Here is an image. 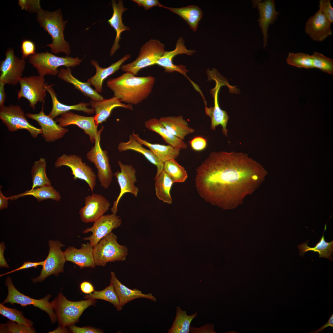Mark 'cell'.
Returning a JSON list of instances; mask_svg holds the SVG:
<instances>
[{
  "instance_id": "6da1fadb",
  "label": "cell",
  "mask_w": 333,
  "mask_h": 333,
  "mask_svg": "<svg viewBox=\"0 0 333 333\" xmlns=\"http://www.w3.org/2000/svg\"><path fill=\"white\" fill-rule=\"evenodd\" d=\"M197 191L206 201L224 209L235 208L257 190L267 172L247 154L214 152L196 169Z\"/></svg>"
},
{
  "instance_id": "7a4b0ae2",
  "label": "cell",
  "mask_w": 333,
  "mask_h": 333,
  "mask_svg": "<svg viewBox=\"0 0 333 333\" xmlns=\"http://www.w3.org/2000/svg\"><path fill=\"white\" fill-rule=\"evenodd\" d=\"M155 81V78L151 76L138 77L125 72L117 77L109 79L107 85L113 92L114 96L121 102L137 105L148 97Z\"/></svg>"
},
{
  "instance_id": "3957f363",
  "label": "cell",
  "mask_w": 333,
  "mask_h": 333,
  "mask_svg": "<svg viewBox=\"0 0 333 333\" xmlns=\"http://www.w3.org/2000/svg\"><path fill=\"white\" fill-rule=\"evenodd\" d=\"M36 14V19L40 26L51 36L52 42L48 47L54 54L64 53L68 56L71 53V46L64 38V31L68 20H64L61 9L50 11L42 9Z\"/></svg>"
},
{
  "instance_id": "277c9868",
  "label": "cell",
  "mask_w": 333,
  "mask_h": 333,
  "mask_svg": "<svg viewBox=\"0 0 333 333\" xmlns=\"http://www.w3.org/2000/svg\"><path fill=\"white\" fill-rule=\"evenodd\" d=\"M52 301L58 323L63 327H68L78 322L84 311L90 306H95L96 302V300L92 299L70 301L61 292Z\"/></svg>"
},
{
  "instance_id": "5b68a950",
  "label": "cell",
  "mask_w": 333,
  "mask_h": 333,
  "mask_svg": "<svg viewBox=\"0 0 333 333\" xmlns=\"http://www.w3.org/2000/svg\"><path fill=\"white\" fill-rule=\"evenodd\" d=\"M28 59L30 63L36 69L39 75L43 76L46 75H58L59 67H74L79 65L82 60L77 57L73 58L67 56H58L47 51L46 52L36 53L29 56Z\"/></svg>"
},
{
  "instance_id": "8992f818",
  "label": "cell",
  "mask_w": 333,
  "mask_h": 333,
  "mask_svg": "<svg viewBox=\"0 0 333 333\" xmlns=\"http://www.w3.org/2000/svg\"><path fill=\"white\" fill-rule=\"evenodd\" d=\"M117 236L111 232L102 238L93 248L96 265L105 266L109 262L125 261L128 249L125 245H119Z\"/></svg>"
},
{
  "instance_id": "52a82bcc",
  "label": "cell",
  "mask_w": 333,
  "mask_h": 333,
  "mask_svg": "<svg viewBox=\"0 0 333 333\" xmlns=\"http://www.w3.org/2000/svg\"><path fill=\"white\" fill-rule=\"evenodd\" d=\"M164 47V44L158 39H151L142 46L138 56L135 60L122 65L121 68L123 72H130L136 76L142 69L156 64L165 51Z\"/></svg>"
},
{
  "instance_id": "ba28073f",
  "label": "cell",
  "mask_w": 333,
  "mask_h": 333,
  "mask_svg": "<svg viewBox=\"0 0 333 333\" xmlns=\"http://www.w3.org/2000/svg\"><path fill=\"white\" fill-rule=\"evenodd\" d=\"M104 127L102 126L95 137L94 145L87 154V159L97 170V176L101 186L105 189L110 185L113 176L107 151L102 149L100 144L101 135Z\"/></svg>"
},
{
  "instance_id": "9c48e42d",
  "label": "cell",
  "mask_w": 333,
  "mask_h": 333,
  "mask_svg": "<svg viewBox=\"0 0 333 333\" xmlns=\"http://www.w3.org/2000/svg\"><path fill=\"white\" fill-rule=\"evenodd\" d=\"M6 285L8 288V293L3 304L10 303L12 305L17 303L22 306L33 305L47 312L49 315L52 323H54L56 322L57 318L53 311V302L52 301L49 302L51 295L47 294L43 298L39 299L31 298L19 292L14 286L10 277L6 278Z\"/></svg>"
},
{
  "instance_id": "30bf717a",
  "label": "cell",
  "mask_w": 333,
  "mask_h": 333,
  "mask_svg": "<svg viewBox=\"0 0 333 333\" xmlns=\"http://www.w3.org/2000/svg\"><path fill=\"white\" fill-rule=\"evenodd\" d=\"M0 119L10 131L26 130L34 138L42 134L41 128L34 126L28 121L24 111L19 105H10L0 108Z\"/></svg>"
},
{
  "instance_id": "8fae6325",
  "label": "cell",
  "mask_w": 333,
  "mask_h": 333,
  "mask_svg": "<svg viewBox=\"0 0 333 333\" xmlns=\"http://www.w3.org/2000/svg\"><path fill=\"white\" fill-rule=\"evenodd\" d=\"M63 166L71 169L74 180L79 179L85 181L91 191H93L96 184L97 176L92 169L82 162L81 157L75 154H62L57 159L55 166L59 168Z\"/></svg>"
},
{
  "instance_id": "7c38bea8",
  "label": "cell",
  "mask_w": 333,
  "mask_h": 333,
  "mask_svg": "<svg viewBox=\"0 0 333 333\" xmlns=\"http://www.w3.org/2000/svg\"><path fill=\"white\" fill-rule=\"evenodd\" d=\"M48 244L49 250L48 256L44 261L39 275L31 279L33 283L41 282L50 275L53 274L57 276L64 272L66 261L64 252L61 250V248L64 245L58 240H51Z\"/></svg>"
},
{
  "instance_id": "4fadbf2b",
  "label": "cell",
  "mask_w": 333,
  "mask_h": 333,
  "mask_svg": "<svg viewBox=\"0 0 333 333\" xmlns=\"http://www.w3.org/2000/svg\"><path fill=\"white\" fill-rule=\"evenodd\" d=\"M20 89L18 93V99L24 97L30 102V106L33 110L38 102L44 101L46 96L45 88L46 82L44 76H31L21 78L19 81Z\"/></svg>"
},
{
  "instance_id": "5bb4252c",
  "label": "cell",
  "mask_w": 333,
  "mask_h": 333,
  "mask_svg": "<svg viewBox=\"0 0 333 333\" xmlns=\"http://www.w3.org/2000/svg\"><path fill=\"white\" fill-rule=\"evenodd\" d=\"M5 54V59L0 61V82L14 86L19 83L22 77L26 62L25 59L16 56L12 47L7 48Z\"/></svg>"
},
{
  "instance_id": "9a60e30c",
  "label": "cell",
  "mask_w": 333,
  "mask_h": 333,
  "mask_svg": "<svg viewBox=\"0 0 333 333\" xmlns=\"http://www.w3.org/2000/svg\"><path fill=\"white\" fill-rule=\"evenodd\" d=\"M120 171H117L114 174L117 179L120 188V192L116 199L113 202L111 211L113 214L117 215L119 201L124 194L130 193L136 197L139 191L138 188L135 185L137 181L136 171L131 165L122 163L120 161H117Z\"/></svg>"
},
{
  "instance_id": "2e32d148",
  "label": "cell",
  "mask_w": 333,
  "mask_h": 333,
  "mask_svg": "<svg viewBox=\"0 0 333 333\" xmlns=\"http://www.w3.org/2000/svg\"><path fill=\"white\" fill-rule=\"evenodd\" d=\"M121 219L117 215L112 214L104 215L94 222L93 226L84 230L82 233L92 232L89 237H84L90 244L95 247L104 237L112 232V230L121 226Z\"/></svg>"
},
{
  "instance_id": "e0dca14e",
  "label": "cell",
  "mask_w": 333,
  "mask_h": 333,
  "mask_svg": "<svg viewBox=\"0 0 333 333\" xmlns=\"http://www.w3.org/2000/svg\"><path fill=\"white\" fill-rule=\"evenodd\" d=\"M84 202L79 212L80 220L84 223L94 222L104 215L110 205L105 197L96 193L86 196Z\"/></svg>"
},
{
  "instance_id": "ac0fdd59",
  "label": "cell",
  "mask_w": 333,
  "mask_h": 333,
  "mask_svg": "<svg viewBox=\"0 0 333 333\" xmlns=\"http://www.w3.org/2000/svg\"><path fill=\"white\" fill-rule=\"evenodd\" d=\"M216 81L215 88L211 91V93L214 99V106L208 108L205 105V111L207 115L209 116L211 120L210 129L215 130L216 126L220 125L222 127V131L224 136L228 137V130L226 128L229 117L227 112L220 108L218 102V93L220 87L226 85L225 80L220 78L214 79Z\"/></svg>"
},
{
  "instance_id": "d6986e66",
  "label": "cell",
  "mask_w": 333,
  "mask_h": 333,
  "mask_svg": "<svg viewBox=\"0 0 333 333\" xmlns=\"http://www.w3.org/2000/svg\"><path fill=\"white\" fill-rule=\"evenodd\" d=\"M26 116L37 122L42 131V136L45 142H54L64 136L68 131V129L60 126L57 122L46 115L44 112L43 107L38 113H27Z\"/></svg>"
},
{
  "instance_id": "ffe728a7",
  "label": "cell",
  "mask_w": 333,
  "mask_h": 333,
  "mask_svg": "<svg viewBox=\"0 0 333 333\" xmlns=\"http://www.w3.org/2000/svg\"><path fill=\"white\" fill-rule=\"evenodd\" d=\"M60 115V117L56 119V121L60 126L64 127L70 125H76L82 129L84 133L88 135L92 143H94L98 130V126L95 123L93 116H81L70 111L62 113Z\"/></svg>"
},
{
  "instance_id": "44dd1931",
  "label": "cell",
  "mask_w": 333,
  "mask_h": 333,
  "mask_svg": "<svg viewBox=\"0 0 333 333\" xmlns=\"http://www.w3.org/2000/svg\"><path fill=\"white\" fill-rule=\"evenodd\" d=\"M331 25L319 9L306 21L305 31L313 41L322 42L332 35Z\"/></svg>"
},
{
  "instance_id": "7402d4cb",
  "label": "cell",
  "mask_w": 333,
  "mask_h": 333,
  "mask_svg": "<svg viewBox=\"0 0 333 333\" xmlns=\"http://www.w3.org/2000/svg\"><path fill=\"white\" fill-rule=\"evenodd\" d=\"M195 51L187 49L184 44L183 39L180 37L177 41L175 49L170 51H165L162 57L156 63V64L162 67L165 72L171 73L178 72L187 77L186 73L188 70L186 66L183 65H176L173 64V59L176 56L181 54L192 55Z\"/></svg>"
},
{
  "instance_id": "603a6c76",
  "label": "cell",
  "mask_w": 333,
  "mask_h": 333,
  "mask_svg": "<svg viewBox=\"0 0 333 333\" xmlns=\"http://www.w3.org/2000/svg\"><path fill=\"white\" fill-rule=\"evenodd\" d=\"M93 248L88 242L81 244L80 249L69 246L64 252L66 261L74 263L80 269L86 267L93 268L96 265Z\"/></svg>"
},
{
  "instance_id": "cb8c5ba5",
  "label": "cell",
  "mask_w": 333,
  "mask_h": 333,
  "mask_svg": "<svg viewBox=\"0 0 333 333\" xmlns=\"http://www.w3.org/2000/svg\"><path fill=\"white\" fill-rule=\"evenodd\" d=\"M259 18L257 20L263 36V47L265 48L267 45L268 39V29L270 25L275 21L280 12L276 10L274 1L273 0H260L258 5Z\"/></svg>"
},
{
  "instance_id": "d4e9b609",
  "label": "cell",
  "mask_w": 333,
  "mask_h": 333,
  "mask_svg": "<svg viewBox=\"0 0 333 333\" xmlns=\"http://www.w3.org/2000/svg\"><path fill=\"white\" fill-rule=\"evenodd\" d=\"M117 97L113 96L109 99H104L101 101L91 100L90 105L95 113L93 116L95 122L98 126L100 124L105 121L110 115L114 108L121 107L130 110H133L132 105L122 103Z\"/></svg>"
},
{
  "instance_id": "484cf974",
  "label": "cell",
  "mask_w": 333,
  "mask_h": 333,
  "mask_svg": "<svg viewBox=\"0 0 333 333\" xmlns=\"http://www.w3.org/2000/svg\"><path fill=\"white\" fill-rule=\"evenodd\" d=\"M130 56V55L126 54L116 62L105 68L100 67L97 61L92 60L90 63L95 67L96 73L94 76L88 79L87 82L94 86L95 91L98 93L101 92L104 80L121 68L122 64Z\"/></svg>"
},
{
  "instance_id": "4316f807",
  "label": "cell",
  "mask_w": 333,
  "mask_h": 333,
  "mask_svg": "<svg viewBox=\"0 0 333 333\" xmlns=\"http://www.w3.org/2000/svg\"><path fill=\"white\" fill-rule=\"evenodd\" d=\"M110 281L114 286L122 306L129 302L138 298L147 299L154 302L157 301L151 293L144 294L137 289H131L123 284L117 279L113 271L111 272Z\"/></svg>"
},
{
  "instance_id": "83f0119b",
  "label": "cell",
  "mask_w": 333,
  "mask_h": 333,
  "mask_svg": "<svg viewBox=\"0 0 333 333\" xmlns=\"http://www.w3.org/2000/svg\"><path fill=\"white\" fill-rule=\"evenodd\" d=\"M113 14L111 17L108 20L110 26L115 30L116 36L114 43L110 49V55L113 56L116 51L119 48V42L121 39V33L126 30H129V27L125 25L122 21V15L123 13L127 9L124 8L123 1L118 0L117 2L115 0L111 1Z\"/></svg>"
},
{
  "instance_id": "f1b7e54d",
  "label": "cell",
  "mask_w": 333,
  "mask_h": 333,
  "mask_svg": "<svg viewBox=\"0 0 333 333\" xmlns=\"http://www.w3.org/2000/svg\"><path fill=\"white\" fill-rule=\"evenodd\" d=\"M52 85H49L46 83L45 86L47 91L51 96L52 106L51 111L48 115L52 119L65 113L70 111L72 110L82 111L87 114L92 115L94 113V111L92 108H89V102H80L74 105H69L62 104L58 100L56 94L52 87Z\"/></svg>"
},
{
  "instance_id": "f546056e",
  "label": "cell",
  "mask_w": 333,
  "mask_h": 333,
  "mask_svg": "<svg viewBox=\"0 0 333 333\" xmlns=\"http://www.w3.org/2000/svg\"><path fill=\"white\" fill-rule=\"evenodd\" d=\"M129 138V140L127 142L119 143L117 147L118 151L121 152L130 150L142 154L150 162L156 166L157 171L154 178L157 177L163 170L164 163L157 158L150 150L143 147L132 134L130 135Z\"/></svg>"
},
{
  "instance_id": "4dcf8cb0",
  "label": "cell",
  "mask_w": 333,
  "mask_h": 333,
  "mask_svg": "<svg viewBox=\"0 0 333 333\" xmlns=\"http://www.w3.org/2000/svg\"><path fill=\"white\" fill-rule=\"evenodd\" d=\"M132 135L140 144L148 147L153 154L163 163L169 160L175 159L179 154L181 150L180 148L169 145L150 143L141 138L139 134L134 133V131Z\"/></svg>"
},
{
  "instance_id": "1f68e13d",
  "label": "cell",
  "mask_w": 333,
  "mask_h": 333,
  "mask_svg": "<svg viewBox=\"0 0 333 333\" xmlns=\"http://www.w3.org/2000/svg\"><path fill=\"white\" fill-rule=\"evenodd\" d=\"M70 68L68 67L66 68H61L57 75L58 77L72 84L84 95L90 98L91 100L101 101L104 99L102 96L92 88L88 82H82L72 76Z\"/></svg>"
},
{
  "instance_id": "d6a6232c",
  "label": "cell",
  "mask_w": 333,
  "mask_h": 333,
  "mask_svg": "<svg viewBox=\"0 0 333 333\" xmlns=\"http://www.w3.org/2000/svg\"><path fill=\"white\" fill-rule=\"evenodd\" d=\"M162 125L172 134L182 140L188 134H192L195 130L190 127L182 116H167L159 119Z\"/></svg>"
},
{
  "instance_id": "836d02e7",
  "label": "cell",
  "mask_w": 333,
  "mask_h": 333,
  "mask_svg": "<svg viewBox=\"0 0 333 333\" xmlns=\"http://www.w3.org/2000/svg\"><path fill=\"white\" fill-rule=\"evenodd\" d=\"M145 126L146 128L158 134L169 145L181 149L187 148V145L183 140L170 133L162 125L159 119L154 118L147 120L145 123Z\"/></svg>"
},
{
  "instance_id": "e575fe53",
  "label": "cell",
  "mask_w": 333,
  "mask_h": 333,
  "mask_svg": "<svg viewBox=\"0 0 333 333\" xmlns=\"http://www.w3.org/2000/svg\"><path fill=\"white\" fill-rule=\"evenodd\" d=\"M163 8L181 17L188 24L193 31H196L198 23L203 14L202 10L199 6L193 5L176 8L164 6Z\"/></svg>"
},
{
  "instance_id": "d590c367",
  "label": "cell",
  "mask_w": 333,
  "mask_h": 333,
  "mask_svg": "<svg viewBox=\"0 0 333 333\" xmlns=\"http://www.w3.org/2000/svg\"><path fill=\"white\" fill-rule=\"evenodd\" d=\"M326 228L327 224L325 225L322 236L314 247H312L308 246L309 240L298 245L299 251V254L301 256H302L308 251H313L314 253H318L319 258H325L329 259L330 261L333 260L332 255L333 251V240L330 242H327L325 241L324 234Z\"/></svg>"
},
{
  "instance_id": "8d00e7d4",
  "label": "cell",
  "mask_w": 333,
  "mask_h": 333,
  "mask_svg": "<svg viewBox=\"0 0 333 333\" xmlns=\"http://www.w3.org/2000/svg\"><path fill=\"white\" fill-rule=\"evenodd\" d=\"M27 195H32L34 196L39 202L49 199L58 201L61 199V195L59 192L51 185L43 186L27 190L23 193L13 195L8 197V198L10 200H15L20 197Z\"/></svg>"
},
{
  "instance_id": "74e56055",
  "label": "cell",
  "mask_w": 333,
  "mask_h": 333,
  "mask_svg": "<svg viewBox=\"0 0 333 333\" xmlns=\"http://www.w3.org/2000/svg\"><path fill=\"white\" fill-rule=\"evenodd\" d=\"M154 179L155 180V189L157 197L164 203L171 204L172 199L170 191L174 183L172 179L163 170Z\"/></svg>"
},
{
  "instance_id": "f35d334b",
  "label": "cell",
  "mask_w": 333,
  "mask_h": 333,
  "mask_svg": "<svg viewBox=\"0 0 333 333\" xmlns=\"http://www.w3.org/2000/svg\"><path fill=\"white\" fill-rule=\"evenodd\" d=\"M197 313L196 312L191 315H187L185 310H183L179 306L177 307L175 319L167 333H188L190 331L191 323Z\"/></svg>"
},
{
  "instance_id": "ab89813d",
  "label": "cell",
  "mask_w": 333,
  "mask_h": 333,
  "mask_svg": "<svg viewBox=\"0 0 333 333\" xmlns=\"http://www.w3.org/2000/svg\"><path fill=\"white\" fill-rule=\"evenodd\" d=\"M46 163L43 158H41L34 162L31 171L32 183L31 189L51 185V182L46 174Z\"/></svg>"
},
{
  "instance_id": "60d3db41",
  "label": "cell",
  "mask_w": 333,
  "mask_h": 333,
  "mask_svg": "<svg viewBox=\"0 0 333 333\" xmlns=\"http://www.w3.org/2000/svg\"><path fill=\"white\" fill-rule=\"evenodd\" d=\"M86 299H101L107 301L111 303L118 311H121L122 308L117 294L113 285L110 282V285L104 290L95 291L92 293L86 295L84 296Z\"/></svg>"
},
{
  "instance_id": "b9f144b4",
  "label": "cell",
  "mask_w": 333,
  "mask_h": 333,
  "mask_svg": "<svg viewBox=\"0 0 333 333\" xmlns=\"http://www.w3.org/2000/svg\"><path fill=\"white\" fill-rule=\"evenodd\" d=\"M163 170L171 178L174 183L183 182L187 178V172L184 168L175 159L164 162Z\"/></svg>"
},
{
  "instance_id": "7bdbcfd3",
  "label": "cell",
  "mask_w": 333,
  "mask_h": 333,
  "mask_svg": "<svg viewBox=\"0 0 333 333\" xmlns=\"http://www.w3.org/2000/svg\"><path fill=\"white\" fill-rule=\"evenodd\" d=\"M286 61L288 64L298 68L307 69L313 68L311 55L304 53L290 52Z\"/></svg>"
},
{
  "instance_id": "ee69618b",
  "label": "cell",
  "mask_w": 333,
  "mask_h": 333,
  "mask_svg": "<svg viewBox=\"0 0 333 333\" xmlns=\"http://www.w3.org/2000/svg\"><path fill=\"white\" fill-rule=\"evenodd\" d=\"M0 304V314L10 321L19 324L32 327L33 323L23 316L22 312L14 308L7 307Z\"/></svg>"
},
{
  "instance_id": "f6af8a7d",
  "label": "cell",
  "mask_w": 333,
  "mask_h": 333,
  "mask_svg": "<svg viewBox=\"0 0 333 333\" xmlns=\"http://www.w3.org/2000/svg\"><path fill=\"white\" fill-rule=\"evenodd\" d=\"M313 68L320 69L330 75L333 74V60L323 54L314 52L311 55Z\"/></svg>"
},
{
  "instance_id": "bcb514c9",
  "label": "cell",
  "mask_w": 333,
  "mask_h": 333,
  "mask_svg": "<svg viewBox=\"0 0 333 333\" xmlns=\"http://www.w3.org/2000/svg\"><path fill=\"white\" fill-rule=\"evenodd\" d=\"M0 333H35L34 328L18 324L13 321H9L5 324L0 325Z\"/></svg>"
},
{
  "instance_id": "7dc6e473",
  "label": "cell",
  "mask_w": 333,
  "mask_h": 333,
  "mask_svg": "<svg viewBox=\"0 0 333 333\" xmlns=\"http://www.w3.org/2000/svg\"><path fill=\"white\" fill-rule=\"evenodd\" d=\"M18 4L22 10L31 13H36L42 9L39 0H19Z\"/></svg>"
},
{
  "instance_id": "c3c4849f",
  "label": "cell",
  "mask_w": 333,
  "mask_h": 333,
  "mask_svg": "<svg viewBox=\"0 0 333 333\" xmlns=\"http://www.w3.org/2000/svg\"><path fill=\"white\" fill-rule=\"evenodd\" d=\"M319 9L322 14L331 24L333 22V8L330 0H320Z\"/></svg>"
},
{
  "instance_id": "681fc988",
  "label": "cell",
  "mask_w": 333,
  "mask_h": 333,
  "mask_svg": "<svg viewBox=\"0 0 333 333\" xmlns=\"http://www.w3.org/2000/svg\"><path fill=\"white\" fill-rule=\"evenodd\" d=\"M22 58L25 59L28 58L36 52V47L34 42L29 40H23L21 44Z\"/></svg>"
},
{
  "instance_id": "f907efd6",
  "label": "cell",
  "mask_w": 333,
  "mask_h": 333,
  "mask_svg": "<svg viewBox=\"0 0 333 333\" xmlns=\"http://www.w3.org/2000/svg\"><path fill=\"white\" fill-rule=\"evenodd\" d=\"M207 144L206 139L201 136L195 137L190 142L192 149L196 151H200L204 150L207 146Z\"/></svg>"
},
{
  "instance_id": "816d5d0a",
  "label": "cell",
  "mask_w": 333,
  "mask_h": 333,
  "mask_svg": "<svg viewBox=\"0 0 333 333\" xmlns=\"http://www.w3.org/2000/svg\"><path fill=\"white\" fill-rule=\"evenodd\" d=\"M70 332L73 333H101L103 331L101 330L90 327H80L74 325L68 327Z\"/></svg>"
},
{
  "instance_id": "f5cc1de1",
  "label": "cell",
  "mask_w": 333,
  "mask_h": 333,
  "mask_svg": "<svg viewBox=\"0 0 333 333\" xmlns=\"http://www.w3.org/2000/svg\"><path fill=\"white\" fill-rule=\"evenodd\" d=\"M139 6L143 7L147 10L154 6L163 7L164 6L161 4L157 0H133Z\"/></svg>"
},
{
  "instance_id": "db71d44e",
  "label": "cell",
  "mask_w": 333,
  "mask_h": 333,
  "mask_svg": "<svg viewBox=\"0 0 333 333\" xmlns=\"http://www.w3.org/2000/svg\"><path fill=\"white\" fill-rule=\"evenodd\" d=\"M44 261L37 262H32L30 261L25 262L23 264V265L19 268L12 270L9 272L2 274L0 275V276L2 277V276L12 273L18 271L34 267L35 268H36L38 266H43L44 263Z\"/></svg>"
},
{
  "instance_id": "11a10c76",
  "label": "cell",
  "mask_w": 333,
  "mask_h": 333,
  "mask_svg": "<svg viewBox=\"0 0 333 333\" xmlns=\"http://www.w3.org/2000/svg\"><path fill=\"white\" fill-rule=\"evenodd\" d=\"M214 326L213 324H207L199 328L190 327L191 333H215L213 330Z\"/></svg>"
},
{
  "instance_id": "9f6ffc18",
  "label": "cell",
  "mask_w": 333,
  "mask_h": 333,
  "mask_svg": "<svg viewBox=\"0 0 333 333\" xmlns=\"http://www.w3.org/2000/svg\"><path fill=\"white\" fill-rule=\"evenodd\" d=\"M80 288L82 292L87 294L92 293L95 291L93 285L88 281H85L81 283Z\"/></svg>"
},
{
  "instance_id": "6f0895ef",
  "label": "cell",
  "mask_w": 333,
  "mask_h": 333,
  "mask_svg": "<svg viewBox=\"0 0 333 333\" xmlns=\"http://www.w3.org/2000/svg\"><path fill=\"white\" fill-rule=\"evenodd\" d=\"M5 246L3 242L0 244V267L9 268V267L6 261L4 256Z\"/></svg>"
},
{
  "instance_id": "680465c9",
  "label": "cell",
  "mask_w": 333,
  "mask_h": 333,
  "mask_svg": "<svg viewBox=\"0 0 333 333\" xmlns=\"http://www.w3.org/2000/svg\"><path fill=\"white\" fill-rule=\"evenodd\" d=\"M328 327H333V314L331 316L327 323L324 324L319 329L310 332V333H320L323 332V330Z\"/></svg>"
},
{
  "instance_id": "91938a15",
  "label": "cell",
  "mask_w": 333,
  "mask_h": 333,
  "mask_svg": "<svg viewBox=\"0 0 333 333\" xmlns=\"http://www.w3.org/2000/svg\"><path fill=\"white\" fill-rule=\"evenodd\" d=\"M5 84L4 83L0 82V108L5 106L4 102L6 99L4 88Z\"/></svg>"
},
{
  "instance_id": "94428289",
  "label": "cell",
  "mask_w": 333,
  "mask_h": 333,
  "mask_svg": "<svg viewBox=\"0 0 333 333\" xmlns=\"http://www.w3.org/2000/svg\"><path fill=\"white\" fill-rule=\"evenodd\" d=\"M0 209L2 210L7 208L9 204V199L8 197H5L2 194V186H0Z\"/></svg>"
},
{
  "instance_id": "6125c7cd",
  "label": "cell",
  "mask_w": 333,
  "mask_h": 333,
  "mask_svg": "<svg viewBox=\"0 0 333 333\" xmlns=\"http://www.w3.org/2000/svg\"><path fill=\"white\" fill-rule=\"evenodd\" d=\"M69 332H70L69 330H68L66 327H63L60 326L56 329L49 333H68Z\"/></svg>"
},
{
  "instance_id": "be15d7a7",
  "label": "cell",
  "mask_w": 333,
  "mask_h": 333,
  "mask_svg": "<svg viewBox=\"0 0 333 333\" xmlns=\"http://www.w3.org/2000/svg\"><path fill=\"white\" fill-rule=\"evenodd\" d=\"M260 0H253L252 1L253 6L254 7H256L257 6L258 2Z\"/></svg>"
}]
</instances>
